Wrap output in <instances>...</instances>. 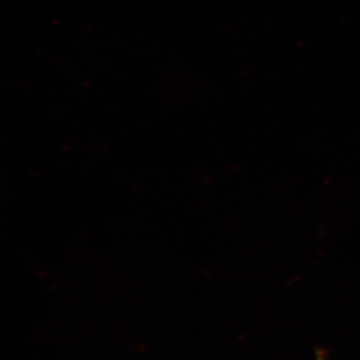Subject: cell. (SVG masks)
Returning <instances> with one entry per match:
<instances>
[{
    "mask_svg": "<svg viewBox=\"0 0 360 360\" xmlns=\"http://www.w3.org/2000/svg\"><path fill=\"white\" fill-rule=\"evenodd\" d=\"M319 360H322V359H319Z\"/></svg>",
    "mask_w": 360,
    "mask_h": 360,
    "instance_id": "1",
    "label": "cell"
}]
</instances>
